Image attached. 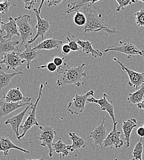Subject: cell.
Listing matches in <instances>:
<instances>
[{
  "label": "cell",
  "instance_id": "obj_36",
  "mask_svg": "<svg viewBox=\"0 0 144 160\" xmlns=\"http://www.w3.org/2000/svg\"><path fill=\"white\" fill-rule=\"evenodd\" d=\"M25 4V8L28 11H31V9H34V7L36 4V0H31V1H23Z\"/></svg>",
  "mask_w": 144,
  "mask_h": 160
},
{
  "label": "cell",
  "instance_id": "obj_49",
  "mask_svg": "<svg viewBox=\"0 0 144 160\" xmlns=\"http://www.w3.org/2000/svg\"><path fill=\"white\" fill-rule=\"evenodd\" d=\"M132 160V159H131V160Z\"/></svg>",
  "mask_w": 144,
  "mask_h": 160
},
{
  "label": "cell",
  "instance_id": "obj_20",
  "mask_svg": "<svg viewBox=\"0 0 144 160\" xmlns=\"http://www.w3.org/2000/svg\"><path fill=\"white\" fill-rule=\"evenodd\" d=\"M137 120L135 118H130L128 120L122 121V129L123 130L124 139L126 141L125 145L126 148L130 146V139L132 130L137 127Z\"/></svg>",
  "mask_w": 144,
  "mask_h": 160
},
{
  "label": "cell",
  "instance_id": "obj_38",
  "mask_svg": "<svg viewBox=\"0 0 144 160\" xmlns=\"http://www.w3.org/2000/svg\"><path fill=\"white\" fill-rule=\"evenodd\" d=\"M71 51V49L68 44H64L62 45V52L64 55H68Z\"/></svg>",
  "mask_w": 144,
  "mask_h": 160
},
{
  "label": "cell",
  "instance_id": "obj_14",
  "mask_svg": "<svg viewBox=\"0 0 144 160\" xmlns=\"http://www.w3.org/2000/svg\"><path fill=\"white\" fill-rule=\"evenodd\" d=\"M32 104L33 103H31L30 105H28L27 107H26L20 113L11 117L9 119H7L4 122V124L6 125H10L11 126L12 131L16 134V136L17 137V139L18 140L19 139V137L21 136L20 132H19V128L21 127V124L23 121V120L25 115L26 114L28 110L29 109H31Z\"/></svg>",
  "mask_w": 144,
  "mask_h": 160
},
{
  "label": "cell",
  "instance_id": "obj_8",
  "mask_svg": "<svg viewBox=\"0 0 144 160\" xmlns=\"http://www.w3.org/2000/svg\"><path fill=\"white\" fill-rule=\"evenodd\" d=\"M119 46H110L104 50L105 52L110 51L118 52L127 56L128 59H131L136 56H141V51L131 42H123L120 41Z\"/></svg>",
  "mask_w": 144,
  "mask_h": 160
},
{
  "label": "cell",
  "instance_id": "obj_43",
  "mask_svg": "<svg viewBox=\"0 0 144 160\" xmlns=\"http://www.w3.org/2000/svg\"><path fill=\"white\" fill-rule=\"evenodd\" d=\"M141 56L142 57L144 61V51H141Z\"/></svg>",
  "mask_w": 144,
  "mask_h": 160
},
{
  "label": "cell",
  "instance_id": "obj_28",
  "mask_svg": "<svg viewBox=\"0 0 144 160\" xmlns=\"http://www.w3.org/2000/svg\"><path fill=\"white\" fill-rule=\"evenodd\" d=\"M144 152V147L142 143V138H141L140 140L135 145L132 151V160H143L142 155Z\"/></svg>",
  "mask_w": 144,
  "mask_h": 160
},
{
  "label": "cell",
  "instance_id": "obj_27",
  "mask_svg": "<svg viewBox=\"0 0 144 160\" xmlns=\"http://www.w3.org/2000/svg\"><path fill=\"white\" fill-rule=\"evenodd\" d=\"M67 147L68 145H66L62 141V139H60L58 141L55 143H53L52 144L53 152L55 151L57 154L62 155L63 157L67 156L70 153V151L68 150Z\"/></svg>",
  "mask_w": 144,
  "mask_h": 160
},
{
  "label": "cell",
  "instance_id": "obj_31",
  "mask_svg": "<svg viewBox=\"0 0 144 160\" xmlns=\"http://www.w3.org/2000/svg\"><path fill=\"white\" fill-rule=\"evenodd\" d=\"M135 20L138 27L144 28V9H141L135 13Z\"/></svg>",
  "mask_w": 144,
  "mask_h": 160
},
{
  "label": "cell",
  "instance_id": "obj_24",
  "mask_svg": "<svg viewBox=\"0 0 144 160\" xmlns=\"http://www.w3.org/2000/svg\"><path fill=\"white\" fill-rule=\"evenodd\" d=\"M69 136L72 142V145H68L67 147L70 152H73L77 150L85 148L88 144L83 138L77 136L75 132H69Z\"/></svg>",
  "mask_w": 144,
  "mask_h": 160
},
{
  "label": "cell",
  "instance_id": "obj_23",
  "mask_svg": "<svg viewBox=\"0 0 144 160\" xmlns=\"http://www.w3.org/2000/svg\"><path fill=\"white\" fill-rule=\"evenodd\" d=\"M25 51L19 54V56L21 59L25 60L27 62L26 68L28 70H30L31 62L38 57L39 53L38 51H36L33 48H32L30 44H27L26 45H25Z\"/></svg>",
  "mask_w": 144,
  "mask_h": 160
},
{
  "label": "cell",
  "instance_id": "obj_18",
  "mask_svg": "<svg viewBox=\"0 0 144 160\" xmlns=\"http://www.w3.org/2000/svg\"><path fill=\"white\" fill-rule=\"evenodd\" d=\"M31 103L19 102V103H7L0 99V119L6 117L13 112L18 110L26 105H30Z\"/></svg>",
  "mask_w": 144,
  "mask_h": 160
},
{
  "label": "cell",
  "instance_id": "obj_13",
  "mask_svg": "<svg viewBox=\"0 0 144 160\" xmlns=\"http://www.w3.org/2000/svg\"><path fill=\"white\" fill-rule=\"evenodd\" d=\"M88 103H96L100 106L101 110L102 111L106 112L113 121V124L115 123L117 121L115 120V108L113 104L110 102L108 100V97L107 94L104 93L103 94L102 98L100 99H95L93 97L90 98L88 99L87 100Z\"/></svg>",
  "mask_w": 144,
  "mask_h": 160
},
{
  "label": "cell",
  "instance_id": "obj_6",
  "mask_svg": "<svg viewBox=\"0 0 144 160\" xmlns=\"http://www.w3.org/2000/svg\"><path fill=\"white\" fill-rule=\"evenodd\" d=\"M107 131V125L105 118L104 117L102 123L96 127L93 131L86 138L87 139L91 138L93 139V142L90 143L93 150H95L97 148L102 150L104 148L103 143L104 140L108 136Z\"/></svg>",
  "mask_w": 144,
  "mask_h": 160
},
{
  "label": "cell",
  "instance_id": "obj_15",
  "mask_svg": "<svg viewBox=\"0 0 144 160\" xmlns=\"http://www.w3.org/2000/svg\"><path fill=\"white\" fill-rule=\"evenodd\" d=\"M31 99V98L25 97L19 87L9 89L3 96V100L4 102L12 103L19 102L30 103Z\"/></svg>",
  "mask_w": 144,
  "mask_h": 160
},
{
  "label": "cell",
  "instance_id": "obj_44",
  "mask_svg": "<svg viewBox=\"0 0 144 160\" xmlns=\"http://www.w3.org/2000/svg\"><path fill=\"white\" fill-rule=\"evenodd\" d=\"M60 160H63V156H62V155H60Z\"/></svg>",
  "mask_w": 144,
  "mask_h": 160
},
{
  "label": "cell",
  "instance_id": "obj_41",
  "mask_svg": "<svg viewBox=\"0 0 144 160\" xmlns=\"http://www.w3.org/2000/svg\"><path fill=\"white\" fill-rule=\"evenodd\" d=\"M136 106H137V107L139 110H144V98L142 101L141 102H140L139 103L137 104Z\"/></svg>",
  "mask_w": 144,
  "mask_h": 160
},
{
  "label": "cell",
  "instance_id": "obj_5",
  "mask_svg": "<svg viewBox=\"0 0 144 160\" xmlns=\"http://www.w3.org/2000/svg\"><path fill=\"white\" fill-rule=\"evenodd\" d=\"M30 19L31 17L28 14L21 16L15 19L20 34V39L23 44L26 41L28 42L32 39L31 37L33 35V30L29 23Z\"/></svg>",
  "mask_w": 144,
  "mask_h": 160
},
{
  "label": "cell",
  "instance_id": "obj_48",
  "mask_svg": "<svg viewBox=\"0 0 144 160\" xmlns=\"http://www.w3.org/2000/svg\"><path fill=\"white\" fill-rule=\"evenodd\" d=\"M115 160H118V159H117V158H116V159H115Z\"/></svg>",
  "mask_w": 144,
  "mask_h": 160
},
{
  "label": "cell",
  "instance_id": "obj_9",
  "mask_svg": "<svg viewBox=\"0 0 144 160\" xmlns=\"http://www.w3.org/2000/svg\"><path fill=\"white\" fill-rule=\"evenodd\" d=\"M113 60L117 62L122 68V70L126 72L129 77L128 84L129 86L137 89L139 86H141L144 83V72L140 73L134 70H132L127 68L120 61L117 59L116 58H114Z\"/></svg>",
  "mask_w": 144,
  "mask_h": 160
},
{
  "label": "cell",
  "instance_id": "obj_4",
  "mask_svg": "<svg viewBox=\"0 0 144 160\" xmlns=\"http://www.w3.org/2000/svg\"><path fill=\"white\" fill-rule=\"evenodd\" d=\"M95 91L91 89L83 95L76 94L74 98L71 102H69L67 107V110L72 115H79L85 110L86 103L88 99L94 96Z\"/></svg>",
  "mask_w": 144,
  "mask_h": 160
},
{
  "label": "cell",
  "instance_id": "obj_3",
  "mask_svg": "<svg viewBox=\"0 0 144 160\" xmlns=\"http://www.w3.org/2000/svg\"><path fill=\"white\" fill-rule=\"evenodd\" d=\"M43 89H44V84H41L39 88V94L38 97L36 99V101L35 103H33L31 107V112L29 113L28 117H27L26 120L25 121L23 125H21L20 128L21 129L23 132L21 134L19 137V140L21 141V139L26 135L27 132L31 129V128L34 126H39V124L38 123V121L36 118V110H37V107L41 99L42 96V93H43Z\"/></svg>",
  "mask_w": 144,
  "mask_h": 160
},
{
  "label": "cell",
  "instance_id": "obj_45",
  "mask_svg": "<svg viewBox=\"0 0 144 160\" xmlns=\"http://www.w3.org/2000/svg\"><path fill=\"white\" fill-rule=\"evenodd\" d=\"M44 160V158H41L40 159H38V160Z\"/></svg>",
  "mask_w": 144,
  "mask_h": 160
},
{
  "label": "cell",
  "instance_id": "obj_40",
  "mask_svg": "<svg viewBox=\"0 0 144 160\" xmlns=\"http://www.w3.org/2000/svg\"><path fill=\"white\" fill-rule=\"evenodd\" d=\"M137 135L141 137V138H144V128L143 126L139 127V128H137Z\"/></svg>",
  "mask_w": 144,
  "mask_h": 160
},
{
  "label": "cell",
  "instance_id": "obj_39",
  "mask_svg": "<svg viewBox=\"0 0 144 160\" xmlns=\"http://www.w3.org/2000/svg\"><path fill=\"white\" fill-rule=\"evenodd\" d=\"M63 2L62 0H48L47 2H48V7L50 8L52 6H57L58 5H60Z\"/></svg>",
  "mask_w": 144,
  "mask_h": 160
},
{
  "label": "cell",
  "instance_id": "obj_21",
  "mask_svg": "<svg viewBox=\"0 0 144 160\" xmlns=\"http://www.w3.org/2000/svg\"><path fill=\"white\" fill-rule=\"evenodd\" d=\"M75 40L79 44L80 48L83 52L86 54H90L94 58H101L103 56V52L98 49H95L93 48L92 43L89 41H83L75 38Z\"/></svg>",
  "mask_w": 144,
  "mask_h": 160
},
{
  "label": "cell",
  "instance_id": "obj_10",
  "mask_svg": "<svg viewBox=\"0 0 144 160\" xmlns=\"http://www.w3.org/2000/svg\"><path fill=\"white\" fill-rule=\"evenodd\" d=\"M21 51H14L6 54L1 57L0 64H4L6 66L7 70H13L17 72V68L23 65L26 61L21 59L20 56Z\"/></svg>",
  "mask_w": 144,
  "mask_h": 160
},
{
  "label": "cell",
  "instance_id": "obj_22",
  "mask_svg": "<svg viewBox=\"0 0 144 160\" xmlns=\"http://www.w3.org/2000/svg\"><path fill=\"white\" fill-rule=\"evenodd\" d=\"M63 44V41L55 38H48L43 40L40 43L36 45L33 49L36 51L39 50H52L57 49Z\"/></svg>",
  "mask_w": 144,
  "mask_h": 160
},
{
  "label": "cell",
  "instance_id": "obj_25",
  "mask_svg": "<svg viewBox=\"0 0 144 160\" xmlns=\"http://www.w3.org/2000/svg\"><path fill=\"white\" fill-rule=\"evenodd\" d=\"M23 74V72L7 73L4 71L2 68L0 67V91L7 87L16 76L22 75Z\"/></svg>",
  "mask_w": 144,
  "mask_h": 160
},
{
  "label": "cell",
  "instance_id": "obj_19",
  "mask_svg": "<svg viewBox=\"0 0 144 160\" xmlns=\"http://www.w3.org/2000/svg\"><path fill=\"white\" fill-rule=\"evenodd\" d=\"M19 41L18 40L12 41L6 40L3 38L2 35L0 36V57L6 54L12 52L14 51H19L18 45Z\"/></svg>",
  "mask_w": 144,
  "mask_h": 160
},
{
  "label": "cell",
  "instance_id": "obj_37",
  "mask_svg": "<svg viewBox=\"0 0 144 160\" xmlns=\"http://www.w3.org/2000/svg\"><path fill=\"white\" fill-rule=\"evenodd\" d=\"M64 58L60 57H55L53 59V62L55 64V65L59 68L63 65Z\"/></svg>",
  "mask_w": 144,
  "mask_h": 160
},
{
  "label": "cell",
  "instance_id": "obj_47",
  "mask_svg": "<svg viewBox=\"0 0 144 160\" xmlns=\"http://www.w3.org/2000/svg\"><path fill=\"white\" fill-rule=\"evenodd\" d=\"M143 128H144V124H143Z\"/></svg>",
  "mask_w": 144,
  "mask_h": 160
},
{
  "label": "cell",
  "instance_id": "obj_33",
  "mask_svg": "<svg viewBox=\"0 0 144 160\" xmlns=\"http://www.w3.org/2000/svg\"><path fill=\"white\" fill-rule=\"evenodd\" d=\"M12 4L9 1H0V14H4L9 11Z\"/></svg>",
  "mask_w": 144,
  "mask_h": 160
},
{
  "label": "cell",
  "instance_id": "obj_30",
  "mask_svg": "<svg viewBox=\"0 0 144 160\" xmlns=\"http://www.w3.org/2000/svg\"><path fill=\"white\" fill-rule=\"evenodd\" d=\"M73 21L77 26H85L86 22V18L83 12L77 11L74 16Z\"/></svg>",
  "mask_w": 144,
  "mask_h": 160
},
{
  "label": "cell",
  "instance_id": "obj_7",
  "mask_svg": "<svg viewBox=\"0 0 144 160\" xmlns=\"http://www.w3.org/2000/svg\"><path fill=\"white\" fill-rule=\"evenodd\" d=\"M40 134L38 140L41 142L42 147H47L49 149V155L50 157H53V150L52 148L53 140L57 135V132L51 126H39Z\"/></svg>",
  "mask_w": 144,
  "mask_h": 160
},
{
  "label": "cell",
  "instance_id": "obj_42",
  "mask_svg": "<svg viewBox=\"0 0 144 160\" xmlns=\"http://www.w3.org/2000/svg\"><path fill=\"white\" fill-rule=\"evenodd\" d=\"M2 19H1V18L0 17V33L1 32V24H2Z\"/></svg>",
  "mask_w": 144,
  "mask_h": 160
},
{
  "label": "cell",
  "instance_id": "obj_26",
  "mask_svg": "<svg viewBox=\"0 0 144 160\" xmlns=\"http://www.w3.org/2000/svg\"><path fill=\"white\" fill-rule=\"evenodd\" d=\"M144 98V83L137 91L129 94L127 100L131 104L137 105L141 102Z\"/></svg>",
  "mask_w": 144,
  "mask_h": 160
},
{
  "label": "cell",
  "instance_id": "obj_2",
  "mask_svg": "<svg viewBox=\"0 0 144 160\" xmlns=\"http://www.w3.org/2000/svg\"><path fill=\"white\" fill-rule=\"evenodd\" d=\"M57 72L61 74V77L57 80V85L58 87L64 85L74 84L81 87L84 84L82 81L83 78L86 77L85 72V63L76 67H70L67 63H64L61 67L57 68Z\"/></svg>",
  "mask_w": 144,
  "mask_h": 160
},
{
  "label": "cell",
  "instance_id": "obj_29",
  "mask_svg": "<svg viewBox=\"0 0 144 160\" xmlns=\"http://www.w3.org/2000/svg\"><path fill=\"white\" fill-rule=\"evenodd\" d=\"M91 1H81L76 2H73L71 4H68L69 9L65 12L66 14H71L73 12H77L80 9H82L85 5L90 3Z\"/></svg>",
  "mask_w": 144,
  "mask_h": 160
},
{
  "label": "cell",
  "instance_id": "obj_16",
  "mask_svg": "<svg viewBox=\"0 0 144 160\" xmlns=\"http://www.w3.org/2000/svg\"><path fill=\"white\" fill-rule=\"evenodd\" d=\"M4 31L6 32V35L3 37L4 39L11 40L12 38L16 35L20 38V34L18 31L16 21L15 19H13L11 17L9 18V22L7 23L2 22L1 33L2 34Z\"/></svg>",
  "mask_w": 144,
  "mask_h": 160
},
{
  "label": "cell",
  "instance_id": "obj_34",
  "mask_svg": "<svg viewBox=\"0 0 144 160\" xmlns=\"http://www.w3.org/2000/svg\"><path fill=\"white\" fill-rule=\"evenodd\" d=\"M72 37L73 38V40H71L69 37H67L66 39H67V42H68L67 44H69L71 51H78L81 49V48H80L79 44H77V41L75 40V37L72 35Z\"/></svg>",
  "mask_w": 144,
  "mask_h": 160
},
{
  "label": "cell",
  "instance_id": "obj_11",
  "mask_svg": "<svg viewBox=\"0 0 144 160\" xmlns=\"http://www.w3.org/2000/svg\"><path fill=\"white\" fill-rule=\"evenodd\" d=\"M118 122L114 124L112 130L108 134V136L103 143L104 148L110 147V148H115L119 149L124 145L123 140L120 139L121 132L117 130V126Z\"/></svg>",
  "mask_w": 144,
  "mask_h": 160
},
{
  "label": "cell",
  "instance_id": "obj_32",
  "mask_svg": "<svg viewBox=\"0 0 144 160\" xmlns=\"http://www.w3.org/2000/svg\"><path fill=\"white\" fill-rule=\"evenodd\" d=\"M116 2L118 4V6L116 8L117 12H120L121 10H124L127 6L131 5V4L137 2V1L131 0H116Z\"/></svg>",
  "mask_w": 144,
  "mask_h": 160
},
{
  "label": "cell",
  "instance_id": "obj_1",
  "mask_svg": "<svg viewBox=\"0 0 144 160\" xmlns=\"http://www.w3.org/2000/svg\"><path fill=\"white\" fill-rule=\"evenodd\" d=\"M100 1H91L90 3L85 5L82 8L86 18V22L83 28V33L86 34L103 31L108 35L118 33V31L112 29L107 22L101 19V15L98 14L95 10L91 8L92 5Z\"/></svg>",
  "mask_w": 144,
  "mask_h": 160
},
{
  "label": "cell",
  "instance_id": "obj_17",
  "mask_svg": "<svg viewBox=\"0 0 144 160\" xmlns=\"http://www.w3.org/2000/svg\"><path fill=\"white\" fill-rule=\"evenodd\" d=\"M12 150H20L25 153H30V151L21 148L15 145L10 139L9 136H1L0 137V152H3L4 156H8L10 155V151Z\"/></svg>",
  "mask_w": 144,
  "mask_h": 160
},
{
  "label": "cell",
  "instance_id": "obj_12",
  "mask_svg": "<svg viewBox=\"0 0 144 160\" xmlns=\"http://www.w3.org/2000/svg\"><path fill=\"white\" fill-rule=\"evenodd\" d=\"M33 11L35 13L37 19V24L36 25L37 33L34 38H33L31 40L28 42V44H31V43L34 42L39 37H41L42 40H44V35L50 30L51 25L50 22L49 20L42 18L41 16V12H39L38 9L34 8Z\"/></svg>",
  "mask_w": 144,
  "mask_h": 160
},
{
  "label": "cell",
  "instance_id": "obj_46",
  "mask_svg": "<svg viewBox=\"0 0 144 160\" xmlns=\"http://www.w3.org/2000/svg\"><path fill=\"white\" fill-rule=\"evenodd\" d=\"M138 1H140V2H144V1H141V0H139V1H137V2H138Z\"/></svg>",
  "mask_w": 144,
  "mask_h": 160
},
{
  "label": "cell",
  "instance_id": "obj_35",
  "mask_svg": "<svg viewBox=\"0 0 144 160\" xmlns=\"http://www.w3.org/2000/svg\"><path fill=\"white\" fill-rule=\"evenodd\" d=\"M45 68L50 72H54L55 71L57 70V67L53 62H48L46 65H41L38 67V69H44Z\"/></svg>",
  "mask_w": 144,
  "mask_h": 160
}]
</instances>
